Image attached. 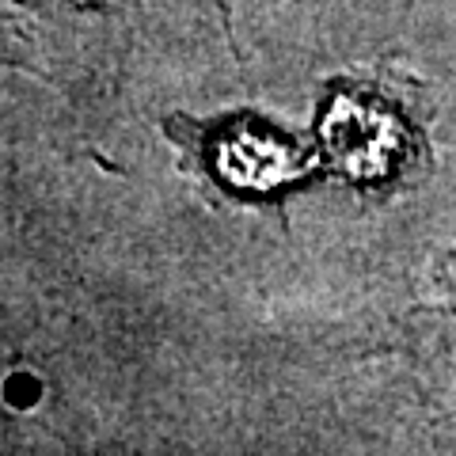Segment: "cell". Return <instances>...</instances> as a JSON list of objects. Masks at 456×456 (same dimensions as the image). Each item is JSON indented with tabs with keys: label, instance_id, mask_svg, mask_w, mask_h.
<instances>
[{
	"label": "cell",
	"instance_id": "cell-1",
	"mask_svg": "<svg viewBox=\"0 0 456 456\" xmlns=\"http://www.w3.org/2000/svg\"><path fill=\"white\" fill-rule=\"evenodd\" d=\"M217 175L224 179V187L236 191H281L301 175V152L285 134H278L266 122L244 126L240 118L224 122L221 145H217Z\"/></svg>",
	"mask_w": 456,
	"mask_h": 456
},
{
	"label": "cell",
	"instance_id": "cell-2",
	"mask_svg": "<svg viewBox=\"0 0 456 456\" xmlns=\"http://www.w3.org/2000/svg\"><path fill=\"white\" fill-rule=\"evenodd\" d=\"M452 301H456V289H452Z\"/></svg>",
	"mask_w": 456,
	"mask_h": 456
}]
</instances>
